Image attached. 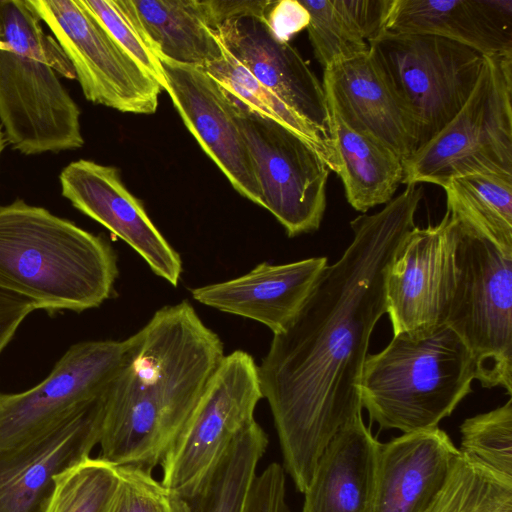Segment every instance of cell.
I'll use <instances>...</instances> for the list:
<instances>
[{"mask_svg": "<svg viewBox=\"0 0 512 512\" xmlns=\"http://www.w3.org/2000/svg\"><path fill=\"white\" fill-rule=\"evenodd\" d=\"M422 191L407 185L380 211L351 221V243L273 335L258 366L282 467L301 493L331 439L362 413L360 382L372 332L387 310V275L415 227Z\"/></svg>", "mask_w": 512, "mask_h": 512, "instance_id": "obj_1", "label": "cell"}, {"mask_svg": "<svg viewBox=\"0 0 512 512\" xmlns=\"http://www.w3.org/2000/svg\"><path fill=\"white\" fill-rule=\"evenodd\" d=\"M131 340L106 394L99 458L153 473L192 417L224 346L187 301L157 310Z\"/></svg>", "mask_w": 512, "mask_h": 512, "instance_id": "obj_2", "label": "cell"}, {"mask_svg": "<svg viewBox=\"0 0 512 512\" xmlns=\"http://www.w3.org/2000/svg\"><path fill=\"white\" fill-rule=\"evenodd\" d=\"M117 276L101 236L22 199L0 204V290L36 309L82 312L111 297Z\"/></svg>", "mask_w": 512, "mask_h": 512, "instance_id": "obj_3", "label": "cell"}, {"mask_svg": "<svg viewBox=\"0 0 512 512\" xmlns=\"http://www.w3.org/2000/svg\"><path fill=\"white\" fill-rule=\"evenodd\" d=\"M58 75L75 71L29 0H0V123L24 155L83 146L80 109Z\"/></svg>", "mask_w": 512, "mask_h": 512, "instance_id": "obj_4", "label": "cell"}, {"mask_svg": "<svg viewBox=\"0 0 512 512\" xmlns=\"http://www.w3.org/2000/svg\"><path fill=\"white\" fill-rule=\"evenodd\" d=\"M474 379L471 353L447 324L394 334L383 350L366 359L361 406L381 429H432L471 392Z\"/></svg>", "mask_w": 512, "mask_h": 512, "instance_id": "obj_5", "label": "cell"}, {"mask_svg": "<svg viewBox=\"0 0 512 512\" xmlns=\"http://www.w3.org/2000/svg\"><path fill=\"white\" fill-rule=\"evenodd\" d=\"M473 174L512 177V51L484 55L469 98L452 120L403 162L406 185Z\"/></svg>", "mask_w": 512, "mask_h": 512, "instance_id": "obj_6", "label": "cell"}, {"mask_svg": "<svg viewBox=\"0 0 512 512\" xmlns=\"http://www.w3.org/2000/svg\"><path fill=\"white\" fill-rule=\"evenodd\" d=\"M457 220V219H456ZM458 222L446 324L462 339L483 387L512 393V255Z\"/></svg>", "mask_w": 512, "mask_h": 512, "instance_id": "obj_7", "label": "cell"}, {"mask_svg": "<svg viewBox=\"0 0 512 512\" xmlns=\"http://www.w3.org/2000/svg\"><path fill=\"white\" fill-rule=\"evenodd\" d=\"M369 52L414 121L417 149L439 133L465 104L484 55L434 35L385 31Z\"/></svg>", "mask_w": 512, "mask_h": 512, "instance_id": "obj_8", "label": "cell"}, {"mask_svg": "<svg viewBox=\"0 0 512 512\" xmlns=\"http://www.w3.org/2000/svg\"><path fill=\"white\" fill-rule=\"evenodd\" d=\"M263 398L258 365L247 352L225 355L187 425L166 452L161 484L185 499L196 493Z\"/></svg>", "mask_w": 512, "mask_h": 512, "instance_id": "obj_9", "label": "cell"}, {"mask_svg": "<svg viewBox=\"0 0 512 512\" xmlns=\"http://www.w3.org/2000/svg\"><path fill=\"white\" fill-rule=\"evenodd\" d=\"M231 100L253 162L261 207L277 219L289 237L317 230L326 208L331 172L327 163L292 130Z\"/></svg>", "mask_w": 512, "mask_h": 512, "instance_id": "obj_10", "label": "cell"}, {"mask_svg": "<svg viewBox=\"0 0 512 512\" xmlns=\"http://www.w3.org/2000/svg\"><path fill=\"white\" fill-rule=\"evenodd\" d=\"M75 71L84 97L123 113L153 114L163 89L81 0H29Z\"/></svg>", "mask_w": 512, "mask_h": 512, "instance_id": "obj_11", "label": "cell"}, {"mask_svg": "<svg viewBox=\"0 0 512 512\" xmlns=\"http://www.w3.org/2000/svg\"><path fill=\"white\" fill-rule=\"evenodd\" d=\"M131 344V336L77 343L38 385L21 393H0V451L32 442L105 394L126 363Z\"/></svg>", "mask_w": 512, "mask_h": 512, "instance_id": "obj_12", "label": "cell"}, {"mask_svg": "<svg viewBox=\"0 0 512 512\" xmlns=\"http://www.w3.org/2000/svg\"><path fill=\"white\" fill-rule=\"evenodd\" d=\"M458 222L447 211L437 225L415 226L386 280L393 335L446 324L455 281Z\"/></svg>", "mask_w": 512, "mask_h": 512, "instance_id": "obj_13", "label": "cell"}, {"mask_svg": "<svg viewBox=\"0 0 512 512\" xmlns=\"http://www.w3.org/2000/svg\"><path fill=\"white\" fill-rule=\"evenodd\" d=\"M106 394L32 442L0 451V512L46 511L57 476L99 444Z\"/></svg>", "mask_w": 512, "mask_h": 512, "instance_id": "obj_14", "label": "cell"}, {"mask_svg": "<svg viewBox=\"0 0 512 512\" xmlns=\"http://www.w3.org/2000/svg\"><path fill=\"white\" fill-rule=\"evenodd\" d=\"M62 196L128 244L159 277L177 286L182 261L125 186L114 166L79 159L59 175Z\"/></svg>", "mask_w": 512, "mask_h": 512, "instance_id": "obj_15", "label": "cell"}, {"mask_svg": "<svg viewBox=\"0 0 512 512\" xmlns=\"http://www.w3.org/2000/svg\"><path fill=\"white\" fill-rule=\"evenodd\" d=\"M161 58L164 84L185 126L232 187L261 206V193L233 103L202 68Z\"/></svg>", "mask_w": 512, "mask_h": 512, "instance_id": "obj_16", "label": "cell"}, {"mask_svg": "<svg viewBox=\"0 0 512 512\" xmlns=\"http://www.w3.org/2000/svg\"><path fill=\"white\" fill-rule=\"evenodd\" d=\"M212 31L237 62L332 145L323 85L297 49L252 16L226 20Z\"/></svg>", "mask_w": 512, "mask_h": 512, "instance_id": "obj_17", "label": "cell"}, {"mask_svg": "<svg viewBox=\"0 0 512 512\" xmlns=\"http://www.w3.org/2000/svg\"><path fill=\"white\" fill-rule=\"evenodd\" d=\"M327 106L353 130L370 136L404 162L417 150L414 121L368 51L324 69Z\"/></svg>", "mask_w": 512, "mask_h": 512, "instance_id": "obj_18", "label": "cell"}, {"mask_svg": "<svg viewBox=\"0 0 512 512\" xmlns=\"http://www.w3.org/2000/svg\"><path fill=\"white\" fill-rule=\"evenodd\" d=\"M326 266V257L278 265L263 262L244 275L195 288L191 294L203 305L255 320L274 335L293 320Z\"/></svg>", "mask_w": 512, "mask_h": 512, "instance_id": "obj_19", "label": "cell"}, {"mask_svg": "<svg viewBox=\"0 0 512 512\" xmlns=\"http://www.w3.org/2000/svg\"><path fill=\"white\" fill-rule=\"evenodd\" d=\"M458 454L439 427L403 433L381 443L372 512H424Z\"/></svg>", "mask_w": 512, "mask_h": 512, "instance_id": "obj_20", "label": "cell"}, {"mask_svg": "<svg viewBox=\"0 0 512 512\" xmlns=\"http://www.w3.org/2000/svg\"><path fill=\"white\" fill-rule=\"evenodd\" d=\"M386 31L434 35L482 55L512 51L511 0H393Z\"/></svg>", "mask_w": 512, "mask_h": 512, "instance_id": "obj_21", "label": "cell"}, {"mask_svg": "<svg viewBox=\"0 0 512 512\" xmlns=\"http://www.w3.org/2000/svg\"><path fill=\"white\" fill-rule=\"evenodd\" d=\"M380 446L362 413L346 423L319 457L301 512H372Z\"/></svg>", "mask_w": 512, "mask_h": 512, "instance_id": "obj_22", "label": "cell"}, {"mask_svg": "<svg viewBox=\"0 0 512 512\" xmlns=\"http://www.w3.org/2000/svg\"><path fill=\"white\" fill-rule=\"evenodd\" d=\"M335 173L348 203L359 212L387 204L403 178V161L376 139L350 128L328 107Z\"/></svg>", "mask_w": 512, "mask_h": 512, "instance_id": "obj_23", "label": "cell"}, {"mask_svg": "<svg viewBox=\"0 0 512 512\" xmlns=\"http://www.w3.org/2000/svg\"><path fill=\"white\" fill-rule=\"evenodd\" d=\"M160 57L203 68L223 56L208 0H132Z\"/></svg>", "mask_w": 512, "mask_h": 512, "instance_id": "obj_24", "label": "cell"}, {"mask_svg": "<svg viewBox=\"0 0 512 512\" xmlns=\"http://www.w3.org/2000/svg\"><path fill=\"white\" fill-rule=\"evenodd\" d=\"M446 211L459 222L512 255V177L473 174L443 187Z\"/></svg>", "mask_w": 512, "mask_h": 512, "instance_id": "obj_25", "label": "cell"}, {"mask_svg": "<svg viewBox=\"0 0 512 512\" xmlns=\"http://www.w3.org/2000/svg\"><path fill=\"white\" fill-rule=\"evenodd\" d=\"M268 442L262 427L252 422L232 441L200 489L181 498L183 512H242Z\"/></svg>", "mask_w": 512, "mask_h": 512, "instance_id": "obj_26", "label": "cell"}, {"mask_svg": "<svg viewBox=\"0 0 512 512\" xmlns=\"http://www.w3.org/2000/svg\"><path fill=\"white\" fill-rule=\"evenodd\" d=\"M202 69L231 98L238 100L249 109L282 124L306 140L322 156L330 171H335L331 143L294 113L271 90L260 83L224 48L221 58L208 63Z\"/></svg>", "mask_w": 512, "mask_h": 512, "instance_id": "obj_27", "label": "cell"}, {"mask_svg": "<svg viewBox=\"0 0 512 512\" xmlns=\"http://www.w3.org/2000/svg\"><path fill=\"white\" fill-rule=\"evenodd\" d=\"M424 512H512V480L459 453Z\"/></svg>", "mask_w": 512, "mask_h": 512, "instance_id": "obj_28", "label": "cell"}, {"mask_svg": "<svg viewBox=\"0 0 512 512\" xmlns=\"http://www.w3.org/2000/svg\"><path fill=\"white\" fill-rule=\"evenodd\" d=\"M119 481V469L88 457L57 476L45 512H107Z\"/></svg>", "mask_w": 512, "mask_h": 512, "instance_id": "obj_29", "label": "cell"}, {"mask_svg": "<svg viewBox=\"0 0 512 512\" xmlns=\"http://www.w3.org/2000/svg\"><path fill=\"white\" fill-rule=\"evenodd\" d=\"M459 453L469 461L512 480V399L460 426Z\"/></svg>", "mask_w": 512, "mask_h": 512, "instance_id": "obj_30", "label": "cell"}, {"mask_svg": "<svg viewBox=\"0 0 512 512\" xmlns=\"http://www.w3.org/2000/svg\"><path fill=\"white\" fill-rule=\"evenodd\" d=\"M310 21L308 38L315 58L325 69L368 51L369 44L345 12L340 0H299Z\"/></svg>", "mask_w": 512, "mask_h": 512, "instance_id": "obj_31", "label": "cell"}, {"mask_svg": "<svg viewBox=\"0 0 512 512\" xmlns=\"http://www.w3.org/2000/svg\"><path fill=\"white\" fill-rule=\"evenodd\" d=\"M117 43L162 86L160 54L147 33L132 0H81Z\"/></svg>", "mask_w": 512, "mask_h": 512, "instance_id": "obj_32", "label": "cell"}, {"mask_svg": "<svg viewBox=\"0 0 512 512\" xmlns=\"http://www.w3.org/2000/svg\"><path fill=\"white\" fill-rule=\"evenodd\" d=\"M119 481L107 512H167L171 494L160 480L134 467H118Z\"/></svg>", "mask_w": 512, "mask_h": 512, "instance_id": "obj_33", "label": "cell"}, {"mask_svg": "<svg viewBox=\"0 0 512 512\" xmlns=\"http://www.w3.org/2000/svg\"><path fill=\"white\" fill-rule=\"evenodd\" d=\"M285 484L282 470L266 467L255 476L242 512H290L286 502Z\"/></svg>", "mask_w": 512, "mask_h": 512, "instance_id": "obj_34", "label": "cell"}, {"mask_svg": "<svg viewBox=\"0 0 512 512\" xmlns=\"http://www.w3.org/2000/svg\"><path fill=\"white\" fill-rule=\"evenodd\" d=\"M364 40L369 43L386 31L393 0H340Z\"/></svg>", "mask_w": 512, "mask_h": 512, "instance_id": "obj_35", "label": "cell"}, {"mask_svg": "<svg viewBox=\"0 0 512 512\" xmlns=\"http://www.w3.org/2000/svg\"><path fill=\"white\" fill-rule=\"evenodd\" d=\"M309 21V13L299 0L273 1L265 17L273 35L282 42H289L295 34L306 29Z\"/></svg>", "mask_w": 512, "mask_h": 512, "instance_id": "obj_36", "label": "cell"}, {"mask_svg": "<svg viewBox=\"0 0 512 512\" xmlns=\"http://www.w3.org/2000/svg\"><path fill=\"white\" fill-rule=\"evenodd\" d=\"M36 307L30 301L0 290V354L23 320Z\"/></svg>", "mask_w": 512, "mask_h": 512, "instance_id": "obj_37", "label": "cell"}, {"mask_svg": "<svg viewBox=\"0 0 512 512\" xmlns=\"http://www.w3.org/2000/svg\"><path fill=\"white\" fill-rule=\"evenodd\" d=\"M272 0H208L214 28L226 20L252 16L265 21Z\"/></svg>", "mask_w": 512, "mask_h": 512, "instance_id": "obj_38", "label": "cell"}, {"mask_svg": "<svg viewBox=\"0 0 512 512\" xmlns=\"http://www.w3.org/2000/svg\"><path fill=\"white\" fill-rule=\"evenodd\" d=\"M167 512H183L182 499L171 494L170 506Z\"/></svg>", "mask_w": 512, "mask_h": 512, "instance_id": "obj_39", "label": "cell"}, {"mask_svg": "<svg viewBox=\"0 0 512 512\" xmlns=\"http://www.w3.org/2000/svg\"><path fill=\"white\" fill-rule=\"evenodd\" d=\"M7 144V140L3 131V127L0 123V156L2 154V151L4 150L5 146Z\"/></svg>", "mask_w": 512, "mask_h": 512, "instance_id": "obj_40", "label": "cell"}]
</instances>
